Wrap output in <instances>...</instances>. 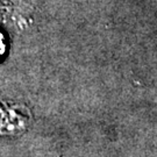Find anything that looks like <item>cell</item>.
Segmentation results:
<instances>
[{
	"label": "cell",
	"instance_id": "2",
	"mask_svg": "<svg viewBox=\"0 0 157 157\" xmlns=\"http://www.w3.org/2000/svg\"><path fill=\"white\" fill-rule=\"evenodd\" d=\"M6 51H7V41L4 33L0 30V61L6 55Z\"/></svg>",
	"mask_w": 157,
	"mask_h": 157
},
{
	"label": "cell",
	"instance_id": "1",
	"mask_svg": "<svg viewBox=\"0 0 157 157\" xmlns=\"http://www.w3.org/2000/svg\"><path fill=\"white\" fill-rule=\"evenodd\" d=\"M30 124V113L25 106H0V136H17L25 133Z\"/></svg>",
	"mask_w": 157,
	"mask_h": 157
}]
</instances>
